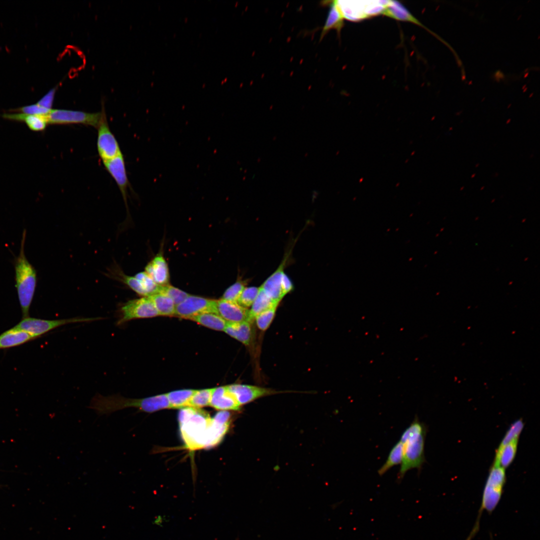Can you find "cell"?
<instances>
[{
	"label": "cell",
	"instance_id": "5",
	"mask_svg": "<svg viewBox=\"0 0 540 540\" xmlns=\"http://www.w3.org/2000/svg\"><path fill=\"white\" fill-rule=\"evenodd\" d=\"M101 318H74L66 319L47 320L40 318H23L14 327L24 331L35 338L63 325L71 323L89 322L102 319Z\"/></svg>",
	"mask_w": 540,
	"mask_h": 540
},
{
	"label": "cell",
	"instance_id": "2",
	"mask_svg": "<svg viewBox=\"0 0 540 540\" xmlns=\"http://www.w3.org/2000/svg\"><path fill=\"white\" fill-rule=\"evenodd\" d=\"M427 428L416 416L410 425L402 434L400 440L402 444V458L396 480L403 479L408 471L417 469L420 471L426 462L424 442Z\"/></svg>",
	"mask_w": 540,
	"mask_h": 540
},
{
	"label": "cell",
	"instance_id": "34",
	"mask_svg": "<svg viewBox=\"0 0 540 540\" xmlns=\"http://www.w3.org/2000/svg\"><path fill=\"white\" fill-rule=\"evenodd\" d=\"M122 280L127 284L132 290L140 296H146V294L143 289L140 282L135 277L131 276L122 274L120 276Z\"/></svg>",
	"mask_w": 540,
	"mask_h": 540
},
{
	"label": "cell",
	"instance_id": "12",
	"mask_svg": "<svg viewBox=\"0 0 540 540\" xmlns=\"http://www.w3.org/2000/svg\"><path fill=\"white\" fill-rule=\"evenodd\" d=\"M217 314L228 322L248 321L250 322V310L237 302L225 300H216ZM251 323V322H250Z\"/></svg>",
	"mask_w": 540,
	"mask_h": 540
},
{
	"label": "cell",
	"instance_id": "3",
	"mask_svg": "<svg viewBox=\"0 0 540 540\" xmlns=\"http://www.w3.org/2000/svg\"><path fill=\"white\" fill-rule=\"evenodd\" d=\"M212 420L200 408H181L178 415L180 430L188 448L194 450L210 447Z\"/></svg>",
	"mask_w": 540,
	"mask_h": 540
},
{
	"label": "cell",
	"instance_id": "30",
	"mask_svg": "<svg viewBox=\"0 0 540 540\" xmlns=\"http://www.w3.org/2000/svg\"><path fill=\"white\" fill-rule=\"evenodd\" d=\"M246 283L244 281L238 280L230 286L225 291L222 299L226 301L237 302L242 291L245 288Z\"/></svg>",
	"mask_w": 540,
	"mask_h": 540
},
{
	"label": "cell",
	"instance_id": "24",
	"mask_svg": "<svg viewBox=\"0 0 540 540\" xmlns=\"http://www.w3.org/2000/svg\"><path fill=\"white\" fill-rule=\"evenodd\" d=\"M195 391L194 390H182L166 394L170 408H182L188 406L189 402Z\"/></svg>",
	"mask_w": 540,
	"mask_h": 540
},
{
	"label": "cell",
	"instance_id": "17",
	"mask_svg": "<svg viewBox=\"0 0 540 540\" xmlns=\"http://www.w3.org/2000/svg\"><path fill=\"white\" fill-rule=\"evenodd\" d=\"M34 339L28 333L13 327L0 334V349L16 346Z\"/></svg>",
	"mask_w": 540,
	"mask_h": 540
},
{
	"label": "cell",
	"instance_id": "36",
	"mask_svg": "<svg viewBox=\"0 0 540 540\" xmlns=\"http://www.w3.org/2000/svg\"><path fill=\"white\" fill-rule=\"evenodd\" d=\"M281 286L284 296L290 292L293 288L291 280L284 273L283 274L282 278Z\"/></svg>",
	"mask_w": 540,
	"mask_h": 540
},
{
	"label": "cell",
	"instance_id": "21",
	"mask_svg": "<svg viewBox=\"0 0 540 540\" xmlns=\"http://www.w3.org/2000/svg\"><path fill=\"white\" fill-rule=\"evenodd\" d=\"M329 4H330V10L325 24L322 28L320 40L332 29H336L339 31L342 24L343 17L340 12L336 1L332 2V3Z\"/></svg>",
	"mask_w": 540,
	"mask_h": 540
},
{
	"label": "cell",
	"instance_id": "25",
	"mask_svg": "<svg viewBox=\"0 0 540 540\" xmlns=\"http://www.w3.org/2000/svg\"><path fill=\"white\" fill-rule=\"evenodd\" d=\"M402 452V444L399 440L391 449L386 462L378 470V475L382 476L392 467L401 464Z\"/></svg>",
	"mask_w": 540,
	"mask_h": 540
},
{
	"label": "cell",
	"instance_id": "29",
	"mask_svg": "<svg viewBox=\"0 0 540 540\" xmlns=\"http://www.w3.org/2000/svg\"><path fill=\"white\" fill-rule=\"evenodd\" d=\"M524 424L522 419L515 421L508 430L498 448H500L510 442L518 438Z\"/></svg>",
	"mask_w": 540,
	"mask_h": 540
},
{
	"label": "cell",
	"instance_id": "22",
	"mask_svg": "<svg viewBox=\"0 0 540 540\" xmlns=\"http://www.w3.org/2000/svg\"><path fill=\"white\" fill-rule=\"evenodd\" d=\"M152 301L159 316H174L176 305L166 294L157 293L149 296Z\"/></svg>",
	"mask_w": 540,
	"mask_h": 540
},
{
	"label": "cell",
	"instance_id": "28",
	"mask_svg": "<svg viewBox=\"0 0 540 540\" xmlns=\"http://www.w3.org/2000/svg\"><path fill=\"white\" fill-rule=\"evenodd\" d=\"M158 293L166 295L177 305L185 300L190 294L173 286L166 284L160 286Z\"/></svg>",
	"mask_w": 540,
	"mask_h": 540
},
{
	"label": "cell",
	"instance_id": "27",
	"mask_svg": "<svg viewBox=\"0 0 540 540\" xmlns=\"http://www.w3.org/2000/svg\"><path fill=\"white\" fill-rule=\"evenodd\" d=\"M134 276L140 282L146 296L158 293L160 286L157 284L146 272H138Z\"/></svg>",
	"mask_w": 540,
	"mask_h": 540
},
{
	"label": "cell",
	"instance_id": "16",
	"mask_svg": "<svg viewBox=\"0 0 540 540\" xmlns=\"http://www.w3.org/2000/svg\"><path fill=\"white\" fill-rule=\"evenodd\" d=\"M2 117L10 120L24 122L28 128L34 132L44 130L48 124L46 115L26 114L22 113H5Z\"/></svg>",
	"mask_w": 540,
	"mask_h": 540
},
{
	"label": "cell",
	"instance_id": "23",
	"mask_svg": "<svg viewBox=\"0 0 540 540\" xmlns=\"http://www.w3.org/2000/svg\"><path fill=\"white\" fill-rule=\"evenodd\" d=\"M278 305V304L274 302L268 297L260 286L258 294L252 305V308L250 310V322L252 323L255 319V318L260 313L273 306Z\"/></svg>",
	"mask_w": 540,
	"mask_h": 540
},
{
	"label": "cell",
	"instance_id": "35",
	"mask_svg": "<svg viewBox=\"0 0 540 540\" xmlns=\"http://www.w3.org/2000/svg\"><path fill=\"white\" fill-rule=\"evenodd\" d=\"M55 88H53L40 99L36 104L44 108L52 109V106Z\"/></svg>",
	"mask_w": 540,
	"mask_h": 540
},
{
	"label": "cell",
	"instance_id": "8",
	"mask_svg": "<svg viewBox=\"0 0 540 540\" xmlns=\"http://www.w3.org/2000/svg\"><path fill=\"white\" fill-rule=\"evenodd\" d=\"M120 312L121 317L118 321V325L122 324L134 319L149 318L159 316L149 296H143L128 301L121 307Z\"/></svg>",
	"mask_w": 540,
	"mask_h": 540
},
{
	"label": "cell",
	"instance_id": "31",
	"mask_svg": "<svg viewBox=\"0 0 540 540\" xmlns=\"http://www.w3.org/2000/svg\"><path fill=\"white\" fill-rule=\"evenodd\" d=\"M278 306H274L258 314L255 320L256 325L262 330H266L270 326L275 316Z\"/></svg>",
	"mask_w": 540,
	"mask_h": 540
},
{
	"label": "cell",
	"instance_id": "1",
	"mask_svg": "<svg viewBox=\"0 0 540 540\" xmlns=\"http://www.w3.org/2000/svg\"><path fill=\"white\" fill-rule=\"evenodd\" d=\"M88 408L102 416L130 408L152 413L170 408V406L166 394L142 398H128L119 394L103 396L96 394L92 398Z\"/></svg>",
	"mask_w": 540,
	"mask_h": 540
},
{
	"label": "cell",
	"instance_id": "10",
	"mask_svg": "<svg viewBox=\"0 0 540 540\" xmlns=\"http://www.w3.org/2000/svg\"><path fill=\"white\" fill-rule=\"evenodd\" d=\"M103 163L105 168L116 181L126 206V194L128 180L123 154H121L118 156L104 162Z\"/></svg>",
	"mask_w": 540,
	"mask_h": 540
},
{
	"label": "cell",
	"instance_id": "33",
	"mask_svg": "<svg viewBox=\"0 0 540 540\" xmlns=\"http://www.w3.org/2000/svg\"><path fill=\"white\" fill-rule=\"evenodd\" d=\"M51 110L35 104L10 110V112H19L26 114L47 115Z\"/></svg>",
	"mask_w": 540,
	"mask_h": 540
},
{
	"label": "cell",
	"instance_id": "14",
	"mask_svg": "<svg viewBox=\"0 0 540 540\" xmlns=\"http://www.w3.org/2000/svg\"><path fill=\"white\" fill-rule=\"evenodd\" d=\"M284 264L285 260H284L278 269L260 286L268 297L274 302L278 304L284 296L281 286Z\"/></svg>",
	"mask_w": 540,
	"mask_h": 540
},
{
	"label": "cell",
	"instance_id": "15",
	"mask_svg": "<svg viewBox=\"0 0 540 540\" xmlns=\"http://www.w3.org/2000/svg\"><path fill=\"white\" fill-rule=\"evenodd\" d=\"M146 272L159 286L168 284L169 272L168 264L161 255L156 256L146 266Z\"/></svg>",
	"mask_w": 540,
	"mask_h": 540
},
{
	"label": "cell",
	"instance_id": "18",
	"mask_svg": "<svg viewBox=\"0 0 540 540\" xmlns=\"http://www.w3.org/2000/svg\"><path fill=\"white\" fill-rule=\"evenodd\" d=\"M224 331L229 336L246 346H248L251 342L252 338L251 323L248 321L227 322Z\"/></svg>",
	"mask_w": 540,
	"mask_h": 540
},
{
	"label": "cell",
	"instance_id": "19",
	"mask_svg": "<svg viewBox=\"0 0 540 540\" xmlns=\"http://www.w3.org/2000/svg\"><path fill=\"white\" fill-rule=\"evenodd\" d=\"M518 438L513 440L503 447L496 450L493 464L508 468L514 460L517 450Z\"/></svg>",
	"mask_w": 540,
	"mask_h": 540
},
{
	"label": "cell",
	"instance_id": "26",
	"mask_svg": "<svg viewBox=\"0 0 540 540\" xmlns=\"http://www.w3.org/2000/svg\"><path fill=\"white\" fill-rule=\"evenodd\" d=\"M212 388L196 390L189 402L188 406L200 408L210 404Z\"/></svg>",
	"mask_w": 540,
	"mask_h": 540
},
{
	"label": "cell",
	"instance_id": "20",
	"mask_svg": "<svg viewBox=\"0 0 540 540\" xmlns=\"http://www.w3.org/2000/svg\"><path fill=\"white\" fill-rule=\"evenodd\" d=\"M190 320L204 326L216 330L224 331L227 322L218 314L206 312L194 316Z\"/></svg>",
	"mask_w": 540,
	"mask_h": 540
},
{
	"label": "cell",
	"instance_id": "4",
	"mask_svg": "<svg viewBox=\"0 0 540 540\" xmlns=\"http://www.w3.org/2000/svg\"><path fill=\"white\" fill-rule=\"evenodd\" d=\"M26 231L24 229L18 256L14 260L15 286L23 318L29 316L37 284L36 268L27 259L25 254Z\"/></svg>",
	"mask_w": 540,
	"mask_h": 540
},
{
	"label": "cell",
	"instance_id": "13",
	"mask_svg": "<svg viewBox=\"0 0 540 540\" xmlns=\"http://www.w3.org/2000/svg\"><path fill=\"white\" fill-rule=\"evenodd\" d=\"M210 406L222 410H238L240 407L226 386L212 388Z\"/></svg>",
	"mask_w": 540,
	"mask_h": 540
},
{
	"label": "cell",
	"instance_id": "11",
	"mask_svg": "<svg viewBox=\"0 0 540 540\" xmlns=\"http://www.w3.org/2000/svg\"><path fill=\"white\" fill-rule=\"evenodd\" d=\"M226 387L240 406L274 392L270 389L247 384H236L226 386Z\"/></svg>",
	"mask_w": 540,
	"mask_h": 540
},
{
	"label": "cell",
	"instance_id": "6",
	"mask_svg": "<svg viewBox=\"0 0 540 540\" xmlns=\"http://www.w3.org/2000/svg\"><path fill=\"white\" fill-rule=\"evenodd\" d=\"M102 110L98 112L52 109L46 115L48 124H82L98 128L102 117Z\"/></svg>",
	"mask_w": 540,
	"mask_h": 540
},
{
	"label": "cell",
	"instance_id": "32",
	"mask_svg": "<svg viewBox=\"0 0 540 540\" xmlns=\"http://www.w3.org/2000/svg\"><path fill=\"white\" fill-rule=\"evenodd\" d=\"M259 290L260 288L255 286L245 288L238 300L237 303L246 308L250 307L256 300Z\"/></svg>",
	"mask_w": 540,
	"mask_h": 540
},
{
	"label": "cell",
	"instance_id": "9",
	"mask_svg": "<svg viewBox=\"0 0 540 540\" xmlns=\"http://www.w3.org/2000/svg\"><path fill=\"white\" fill-rule=\"evenodd\" d=\"M216 303L215 300L190 295L182 302L176 306L174 316L190 320L203 313L217 314Z\"/></svg>",
	"mask_w": 540,
	"mask_h": 540
},
{
	"label": "cell",
	"instance_id": "7",
	"mask_svg": "<svg viewBox=\"0 0 540 540\" xmlns=\"http://www.w3.org/2000/svg\"><path fill=\"white\" fill-rule=\"evenodd\" d=\"M102 117L97 128V150L102 160L104 162L112 160L122 154L118 143L111 132L107 121L104 108Z\"/></svg>",
	"mask_w": 540,
	"mask_h": 540
}]
</instances>
